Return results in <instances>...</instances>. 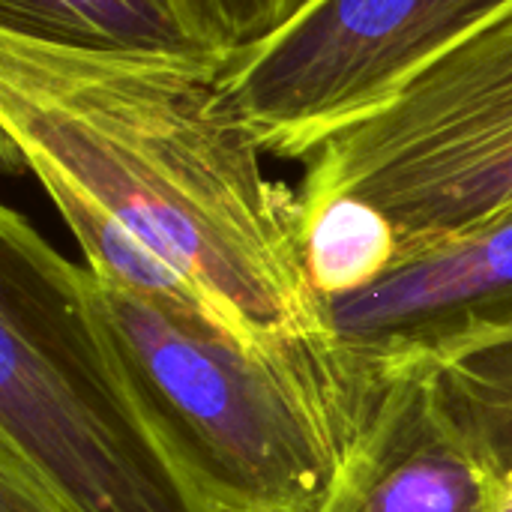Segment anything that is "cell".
<instances>
[{
    "label": "cell",
    "instance_id": "6da1fadb",
    "mask_svg": "<svg viewBox=\"0 0 512 512\" xmlns=\"http://www.w3.org/2000/svg\"><path fill=\"white\" fill-rule=\"evenodd\" d=\"M225 48H78L0 30V150L159 252L249 348L327 345L300 195L222 105Z\"/></svg>",
    "mask_w": 512,
    "mask_h": 512
},
{
    "label": "cell",
    "instance_id": "7c38bea8",
    "mask_svg": "<svg viewBox=\"0 0 512 512\" xmlns=\"http://www.w3.org/2000/svg\"><path fill=\"white\" fill-rule=\"evenodd\" d=\"M213 45L237 51L288 24L312 0H189Z\"/></svg>",
    "mask_w": 512,
    "mask_h": 512
},
{
    "label": "cell",
    "instance_id": "5b68a950",
    "mask_svg": "<svg viewBox=\"0 0 512 512\" xmlns=\"http://www.w3.org/2000/svg\"><path fill=\"white\" fill-rule=\"evenodd\" d=\"M510 12L512 0H312L231 54L222 105L267 156L306 162Z\"/></svg>",
    "mask_w": 512,
    "mask_h": 512
},
{
    "label": "cell",
    "instance_id": "30bf717a",
    "mask_svg": "<svg viewBox=\"0 0 512 512\" xmlns=\"http://www.w3.org/2000/svg\"><path fill=\"white\" fill-rule=\"evenodd\" d=\"M303 258L312 288L330 303L396 270V228L369 201L333 198L303 216Z\"/></svg>",
    "mask_w": 512,
    "mask_h": 512
},
{
    "label": "cell",
    "instance_id": "7a4b0ae2",
    "mask_svg": "<svg viewBox=\"0 0 512 512\" xmlns=\"http://www.w3.org/2000/svg\"><path fill=\"white\" fill-rule=\"evenodd\" d=\"M84 294L111 360L216 510H315L354 414L336 342L249 348L201 312L90 270Z\"/></svg>",
    "mask_w": 512,
    "mask_h": 512
},
{
    "label": "cell",
    "instance_id": "ba28073f",
    "mask_svg": "<svg viewBox=\"0 0 512 512\" xmlns=\"http://www.w3.org/2000/svg\"><path fill=\"white\" fill-rule=\"evenodd\" d=\"M0 30L78 48H219L189 0H0Z\"/></svg>",
    "mask_w": 512,
    "mask_h": 512
},
{
    "label": "cell",
    "instance_id": "8992f818",
    "mask_svg": "<svg viewBox=\"0 0 512 512\" xmlns=\"http://www.w3.org/2000/svg\"><path fill=\"white\" fill-rule=\"evenodd\" d=\"M348 375L351 426L312 512H501L492 462L438 366Z\"/></svg>",
    "mask_w": 512,
    "mask_h": 512
},
{
    "label": "cell",
    "instance_id": "277c9868",
    "mask_svg": "<svg viewBox=\"0 0 512 512\" xmlns=\"http://www.w3.org/2000/svg\"><path fill=\"white\" fill-rule=\"evenodd\" d=\"M303 216L360 198L396 228L399 264L512 213V12L330 135L300 180Z\"/></svg>",
    "mask_w": 512,
    "mask_h": 512
},
{
    "label": "cell",
    "instance_id": "9c48e42d",
    "mask_svg": "<svg viewBox=\"0 0 512 512\" xmlns=\"http://www.w3.org/2000/svg\"><path fill=\"white\" fill-rule=\"evenodd\" d=\"M33 180L54 204L57 216L63 219V225L69 228V234L81 249L84 267L96 279L135 297L201 312L213 321L201 294L159 252H153L138 234H132L123 222H117L99 201H93L75 183L48 171L33 174Z\"/></svg>",
    "mask_w": 512,
    "mask_h": 512
},
{
    "label": "cell",
    "instance_id": "52a82bcc",
    "mask_svg": "<svg viewBox=\"0 0 512 512\" xmlns=\"http://www.w3.org/2000/svg\"><path fill=\"white\" fill-rule=\"evenodd\" d=\"M327 321L348 372L444 366L512 342V213L330 300Z\"/></svg>",
    "mask_w": 512,
    "mask_h": 512
},
{
    "label": "cell",
    "instance_id": "3957f363",
    "mask_svg": "<svg viewBox=\"0 0 512 512\" xmlns=\"http://www.w3.org/2000/svg\"><path fill=\"white\" fill-rule=\"evenodd\" d=\"M84 273L0 210V447L72 512H219L102 345Z\"/></svg>",
    "mask_w": 512,
    "mask_h": 512
},
{
    "label": "cell",
    "instance_id": "4fadbf2b",
    "mask_svg": "<svg viewBox=\"0 0 512 512\" xmlns=\"http://www.w3.org/2000/svg\"><path fill=\"white\" fill-rule=\"evenodd\" d=\"M0 512H72L9 447H0Z\"/></svg>",
    "mask_w": 512,
    "mask_h": 512
},
{
    "label": "cell",
    "instance_id": "8fae6325",
    "mask_svg": "<svg viewBox=\"0 0 512 512\" xmlns=\"http://www.w3.org/2000/svg\"><path fill=\"white\" fill-rule=\"evenodd\" d=\"M438 369L492 462L498 507L512 512V342L459 357Z\"/></svg>",
    "mask_w": 512,
    "mask_h": 512
}]
</instances>
